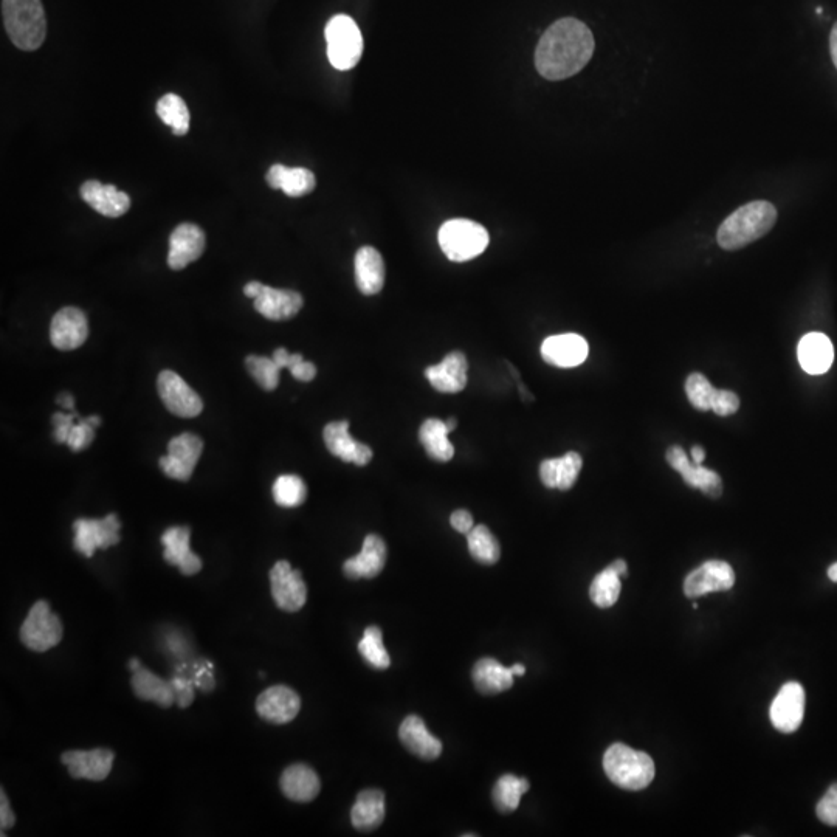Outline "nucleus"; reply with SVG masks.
<instances>
[{
	"label": "nucleus",
	"instance_id": "49530a36",
	"mask_svg": "<svg viewBox=\"0 0 837 837\" xmlns=\"http://www.w3.org/2000/svg\"><path fill=\"white\" fill-rule=\"evenodd\" d=\"M740 408V399L737 394L732 391L715 390L713 394L712 403H710V410L721 417L732 416L737 413Z\"/></svg>",
	"mask_w": 837,
	"mask_h": 837
},
{
	"label": "nucleus",
	"instance_id": "37998d69",
	"mask_svg": "<svg viewBox=\"0 0 837 837\" xmlns=\"http://www.w3.org/2000/svg\"><path fill=\"white\" fill-rule=\"evenodd\" d=\"M686 393L689 402L696 410L709 411L715 388L700 372H693L686 380Z\"/></svg>",
	"mask_w": 837,
	"mask_h": 837
},
{
	"label": "nucleus",
	"instance_id": "a18cd8bd",
	"mask_svg": "<svg viewBox=\"0 0 837 837\" xmlns=\"http://www.w3.org/2000/svg\"><path fill=\"white\" fill-rule=\"evenodd\" d=\"M816 814L824 824L837 827V783L831 785L822 800L817 803Z\"/></svg>",
	"mask_w": 837,
	"mask_h": 837
},
{
	"label": "nucleus",
	"instance_id": "423d86ee",
	"mask_svg": "<svg viewBox=\"0 0 837 837\" xmlns=\"http://www.w3.org/2000/svg\"><path fill=\"white\" fill-rule=\"evenodd\" d=\"M328 58L337 70H351L359 64L363 53V38L359 25L351 16L337 14L326 25Z\"/></svg>",
	"mask_w": 837,
	"mask_h": 837
},
{
	"label": "nucleus",
	"instance_id": "0eeeda50",
	"mask_svg": "<svg viewBox=\"0 0 837 837\" xmlns=\"http://www.w3.org/2000/svg\"><path fill=\"white\" fill-rule=\"evenodd\" d=\"M62 630L61 620L52 613L49 602L45 600H38V602L28 611L27 619L22 624L19 636H21L22 644L28 650L44 651L56 647L61 642Z\"/></svg>",
	"mask_w": 837,
	"mask_h": 837
},
{
	"label": "nucleus",
	"instance_id": "bf43d9fd",
	"mask_svg": "<svg viewBox=\"0 0 837 837\" xmlns=\"http://www.w3.org/2000/svg\"><path fill=\"white\" fill-rule=\"evenodd\" d=\"M610 566L614 569V571L617 572V574H619L620 577L627 576L628 566L627 563L624 562V560H620L619 558V560H616V562L611 563Z\"/></svg>",
	"mask_w": 837,
	"mask_h": 837
},
{
	"label": "nucleus",
	"instance_id": "6e6552de",
	"mask_svg": "<svg viewBox=\"0 0 837 837\" xmlns=\"http://www.w3.org/2000/svg\"><path fill=\"white\" fill-rule=\"evenodd\" d=\"M120 527V518L115 514L101 520L80 518L73 523V548L90 558L97 549H109L120 543Z\"/></svg>",
	"mask_w": 837,
	"mask_h": 837
},
{
	"label": "nucleus",
	"instance_id": "4d7b16f0",
	"mask_svg": "<svg viewBox=\"0 0 837 837\" xmlns=\"http://www.w3.org/2000/svg\"><path fill=\"white\" fill-rule=\"evenodd\" d=\"M692 458L693 464L701 465L703 464L704 458H706V450H704L701 445H693L692 447Z\"/></svg>",
	"mask_w": 837,
	"mask_h": 837
},
{
	"label": "nucleus",
	"instance_id": "2eb2a0df",
	"mask_svg": "<svg viewBox=\"0 0 837 837\" xmlns=\"http://www.w3.org/2000/svg\"><path fill=\"white\" fill-rule=\"evenodd\" d=\"M665 459L682 476L687 486L700 489L704 495L710 496V498H720L721 493H723V483H721L720 475L706 469L703 465L692 464L689 456L679 445L670 447Z\"/></svg>",
	"mask_w": 837,
	"mask_h": 837
},
{
	"label": "nucleus",
	"instance_id": "3c124183",
	"mask_svg": "<svg viewBox=\"0 0 837 837\" xmlns=\"http://www.w3.org/2000/svg\"><path fill=\"white\" fill-rule=\"evenodd\" d=\"M14 822H16V817H14L13 811H11L7 794L2 789L0 791V827H2V836H5V830H10L13 827Z\"/></svg>",
	"mask_w": 837,
	"mask_h": 837
},
{
	"label": "nucleus",
	"instance_id": "a19ab883",
	"mask_svg": "<svg viewBox=\"0 0 837 837\" xmlns=\"http://www.w3.org/2000/svg\"><path fill=\"white\" fill-rule=\"evenodd\" d=\"M273 498L278 506L287 509L301 506L307 498L306 484L297 475L279 476L273 484Z\"/></svg>",
	"mask_w": 837,
	"mask_h": 837
},
{
	"label": "nucleus",
	"instance_id": "6ab92c4d",
	"mask_svg": "<svg viewBox=\"0 0 837 837\" xmlns=\"http://www.w3.org/2000/svg\"><path fill=\"white\" fill-rule=\"evenodd\" d=\"M323 438L329 452L341 461L351 462V464L359 465V467L371 462V448L352 438L351 433H349L348 421L331 422V424L326 425Z\"/></svg>",
	"mask_w": 837,
	"mask_h": 837
},
{
	"label": "nucleus",
	"instance_id": "13d9d810",
	"mask_svg": "<svg viewBox=\"0 0 837 837\" xmlns=\"http://www.w3.org/2000/svg\"><path fill=\"white\" fill-rule=\"evenodd\" d=\"M58 403L62 408H67L70 411L75 410V400H73L72 394H62L58 397Z\"/></svg>",
	"mask_w": 837,
	"mask_h": 837
},
{
	"label": "nucleus",
	"instance_id": "f03ea898",
	"mask_svg": "<svg viewBox=\"0 0 837 837\" xmlns=\"http://www.w3.org/2000/svg\"><path fill=\"white\" fill-rule=\"evenodd\" d=\"M775 222L777 210L774 205L766 200H755L726 217L718 228V244L724 250H740L768 235Z\"/></svg>",
	"mask_w": 837,
	"mask_h": 837
},
{
	"label": "nucleus",
	"instance_id": "0e129e2a",
	"mask_svg": "<svg viewBox=\"0 0 837 837\" xmlns=\"http://www.w3.org/2000/svg\"><path fill=\"white\" fill-rule=\"evenodd\" d=\"M828 577H830V580H833L834 583H837V563H834V565H831L830 568H828Z\"/></svg>",
	"mask_w": 837,
	"mask_h": 837
},
{
	"label": "nucleus",
	"instance_id": "c756f323",
	"mask_svg": "<svg viewBox=\"0 0 837 837\" xmlns=\"http://www.w3.org/2000/svg\"><path fill=\"white\" fill-rule=\"evenodd\" d=\"M279 785L287 799L300 803L312 802L321 789L317 772L303 763L289 766L281 775Z\"/></svg>",
	"mask_w": 837,
	"mask_h": 837
},
{
	"label": "nucleus",
	"instance_id": "bb28decb",
	"mask_svg": "<svg viewBox=\"0 0 837 837\" xmlns=\"http://www.w3.org/2000/svg\"><path fill=\"white\" fill-rule=\"evenodd\" d=\"M797 357H799L803 371L808 372L811 376L825 374L833 365V343L827 335L820 334V332H811L800 340Z\"/></svg>",
	"mask_w": 837,
	"mask_h": 837
},
{
	"label": "nucleus",
	"instance_id": "7c9ffc66",
	"mask_svg": "<svg viewBox=\"0 0 837 837\" xmlns=\"http://www.w3.org/2000/svg\"><path fill=\"white\" fill-rule=\"evenodd\" d=\"M385 819V794L380 789H365L357 796L351 810L352 827L362 833L377 830Z\"/></svg>",
	"mask_w": 837,
	"mask_h": 837
},
{
	"label": "nucleus",
	"instance_id": "58836bf2",
	"mask_svg": "<svg viewBox=\"0 0 837 837\" xmlns=\"http://www.w3.org/2000/svg\"><path fill=\"white\" fill-rule=\"evenodd\" d=\"M620 579L622 577L611 566L603 569L600 574L594 577L591 588H589V597L596 603L597 607L610 608L619 600L620 589H622Z\"/></svg>",
	"mask_w": 837,
	"mask_h": 837
},
{
	"label": "nucleus",
	"instance_id": "864d4df0",
	"mask_svg": "<svg viewBox=\"0 0 837 837\" xmlns=\"http://www.w3.org/2000/svg\"><path fill=\"white\" fill-rule=\"evenodd\" d=\"M273 360H275L276 365L279 366V369L292 368L293 365H297L300 360H303V355L301 354H289L284 348H278L275 352H273Z\"/></svg>",
	"mask_w": 837,
	"mask_h": 837
},
{
	"label": "nucleus",
	"instance_id": "f704fd0d",
	"mask_svg": "<svg viewBox=\"0 0 837 837\" xmlns=\"http://www.w3.org/2000/svg\"><path fill=\"white\" fill-rule=\"evenodd\" d=\"M450 430L445 421L430 417L419 430V439L424 445L425 452L434 461L447 462L455 456V447L448 439Z\"/></svg>",
	"mask_w": 837,
	"mask_h": 837
},
{
	"label": "nucleus",
	"instance_id": "1a4fd4ad",
	"mask_svg": "<svg viewBox=\"0 0 837 837\" xmlns=\"http://www.w3.org/2000/svg\"><path fill=\"white\" fill-rule=\"evenodd\" d=\"M204 452V442L199 436L182 433L171 439L168 444V456L160 459V469L168 478L176 481H188L193 475L194 467Z\"/></svg>",
	"mask_w": 837,
	"mask_h": 837
},
{
	"label": "nucleus",
	"instance_id": "ddd939ff",
	"mask_svg": "<svg viewBox=\"0 0 837 837\" xmlns=\"http://www.w3.org/2000/svg\"><path fill=\"white\" fill-rule=\"evenodd\" d=\"M734 583V569L729 563L721 562V560H710V562H706L700 568L690 572L686 582H684V593L687 597L693 599V597L706 596L709 593L729 591Z\"/></svg>",
	"mask_w": 837,
	"mask_h": 837
},
{
	"label": "nucleus",
	"instance_id": "f3484780",
	"mask_svg": "<svg viewBox=\"0 0 837 837\" xmlns=\"http://www.w3.org/2000/svg\"><path fill=\"white\" fill-rule=\"evenodd\" d=\"M61 760L69 769V774L73 779L101 782L111 774L115 754L104 748L92 749V751H67L61 755Z\"/></svg>",
	"mask_w": 837,
	"mask_h": 837
},
{
	"label": "nucleus",
	"instance_id": "09e8293b",
	"mask_svg": "<svg viewBox=\"0 0 837 837\" xmlns=\"http://www.w3.org/2000/svg\"><path fill=\"white\" fill-rule=\"evenodd\" d=\"M174 687V692H176V701L182 709H186V707L190 706L191 703L194 701V692L193 687H191V682L183 681V679H174L171 682Z\"/></svg>",
	"mask_w": 837,
	"mask_h": 837
},
{
	"label": "nucleus",
	"instance_id": "f8f14e48",
	"mask_svg": "<svg viewBox=\"0 0 837 837\" xmlns=\"http://www.w3.org/2000/svg\"><path fill=\"white\" fill-rule=\"evenodd\" d=\"M805 701V690L799 682H786L769 710L772 726L783 734L796 732L805 715Z\"/></svg>",
	"mask_w": 837,
	"mask_h": 837
},
{
	"label": "nucleus",
	"instance_id": "dca6fc26",
	"mask_svg": "<svg viewBox=\"0 0 837 837\" xmlns=\"http://www.w3.org/2000/svg\"><path fill=\"white\" fill-rule=\"evenodd\" d=\"M300 709V696L287 686L269 687L256 700L259 717L273 724L290 723L297 718Z\"/></svg>",
	"mask_w": 837,
	"mask_h": 837
},
{
	"label": "nucleus",
	"instance_id": "c85d7f7f",
	"mask_svg": "<svg viewBox=\"0 0 837 837\" xmlns=\"http://www.w3.org/2000/svg\"><path fill=\"white\" fill-rule=\"evenodd\" d=\"M582 467V456L576 452L566 453L562 458L545 459L540 464L541 483L548 489H572L582 472Z\"/></svg>",
	"mask_w": 837,
	"mask_h": 837
},
{
	"label": "nucleus",
	"instance_id": "a211bd4d",
	"mask_svg": "<svg viewBox=\"0 0 837 837\" xmlns=\"http://www.w3.org/2000/svg\"><path fill=\"white\" fill-rule=\"evenodd\" d=\"M207 238L202 228L194 224H180L169 238L168 266L183 270L204 255Z\"/></svg>",
	"mask_w": 837,
	"mask_h": 837
},
{
	"label": "nucleus",
	"instance_id": "412c9836",
	"mask_svg": "<svg viewBox=\"0 0 837 837\" xmlns=\"http://www.w3.org/2000/svg\"><path fill=\"white\" fill-rule=\"evenodd\" d=\"M469 362L462 352L455 351L442 360L439 365L428 366L425 369L430 385L439 393L456 394L461 393L467 386L469 380Z\"/></svg>",
	"mask_w": 837,
	"mask_h": 837
},
{
	"label": "nucleus",
	"instance_id": "c03bdc74",
	"mask_svg": "<svg viewBox=\"0 0 837 837\" xmlns=\"http://www.w3.org/2000/svg\"><path fill=\"white\" fill-rule=\"evenodd\" d=\"M101 424V419L98 416L86 417L73 424L70 428L69 438L66 444L72 448L73 452H81L84 448L89 447L95 439V428Z\"/></svg>",
	"mask_w": 837,
	"mask_h": 837
},
{
	"label": "nucleus",
	"instance_id": "cd10ccee",
	"mask_svg": "<svg viewBox=\"0 0 837 837\" xmlns=\"http://www.w3.org/2000/svg\"><path fill=\"white\" fill-rule=\"evenodd\" d=\"M355 283L363 295H376L385 284V262L374 247L360 248L354 259Z\"/></svg>",
	"mask_w": 837,
	"mask_h": 837
},
{
	"label": "nucleus",
	"instance_id": "4c0bfd02",
	"mask_svg": "<svg viewBox=\"0 0 837 837\" xmlns=\"http://www.w3.org/2000/svg\"><path fill=\"white\" fill-rule=\"evenodd\" d=\"M467 545H469L470 554L478 563L495 565L500 560V543L489 527L484 524L473 527L472 531L467 534Z\"/></svg>",
	"mask_w": 837,
	"mask_h": 837
},
{
	"label": "nucleus",
	"instance_id": "72a5a7b5",
	"mask_svg": "<svg viewBox=\"0 0 837 837\" xmlns=\"http://www.w3.org/2000/svg\"><path fill=\"white\" fill-rule=\"evenodd\" d=\"M132 689L138 700L152 701L163 709L173 706L176 692L171 682L163 681L159 676L142 667L132 673Z\"/></svg>",
	"mask_w": 837,
	"mask_h": 837
},
{
	"label": "nucleus",
	"instance_id": "a878e982",
	"mask_svg": "<svg viewBox=\"0 0 837 837\" xmlns=\"http://www.w3.org/2000/svg\"><path fill=\"white\" fill-rule=\"evenodd\" d=\"M399 738L403 746L422 760H436L442 754V743L434 738L425 726L424 720L417 715L405 718L399 727Z\"/></svg>",
	"mask_w": 837,
	"mask_h": 837
},
{
	"label": "nucleus",
	"instance_id": "de8ad7c7",
	"mask_svg": "<svg viewBox=\"0 0 837 837\" xmlns=\"http://www.w3.org/2000/svg\"><path fill=\"white\" fill-rule=\"evenodd\" d=\"M76 417H78V414L75 411H72L70 414L56 413L53 416V425H55V433H53V436H55L56 442L66 444L67 438H69L70 428L75 424Z\"/></svg>",
	"mask_w": 837,
	"mask_h": 837
},
{
	"label": "nucleus",
	"instance_id": "473e14b6",
	"mask_svg": "<svg viewBox=\"0 0 837 837\" xmlns=\"http://www.w3.org/2000/svg\"><path fill=\"white\" fill-rule=\"evenodd\" d=\"M473 682L483 695H498L514 686V673L493 658H483L473 667Z\"/></svg>",
	"mask_w": 837,
	"mask_h": 837
},
{
	"label": "nucleus",
	"instance_id": "4468645a",
	"mask_svg": "<svg viewBox=\"0 0 837 837\" xmlns=\"http://www.w3.org/2000/svg\"><path fill=\"white\" fill-rule=\"evenodd\" d=\"M89 324L78 307H64L53 317L50 340L59 351H73L86 343Z\"/></svg>",
	"mask_w": 837,
	"mask_h": 837
},
{
	"label": "nucleus",
	"instance_id": "aec40b11",
	"mask_svg": "<svg viewBox=\"0 0 837 837\" xmlns=\"http://www.w3.org/2000/svg\"><path fill=\"white\" fill-rule=\"evenodd\" d=\"M588 343L582 335L562 334L546 338L541 345V357L557 368H576L588 357Z\"/></svg>",
	"mask_w": 837,
	"mask_h": 837
},
{
	"label": "nucleus",
	"instance_id": "e433bc0d",
	"mask_svg": "<svg viewBox=\"0 0 837 837\" xmlns=\"http://www.w3.org/2000/svg\"><path fill=\"white\" fill-rule=\"evenodd\" d=\"M157 114L160 120L173 129V134L183 137L190 131V111L183 98L176 93H166L157 103Z\"/></svg>",
	"mask_w": 837,
	"mask_h": 837
},
{
	"label": "nucleus",
	"instance_id": "9d476101",
	"mask_svg": "<svg viewBox=\"0 0 837 837\" xmlns=\"http://www.w3.org/2000/svg\"><path fill=\"white\" fill-rule=\"evenodd\" d=\"M272 596L279 610L297 613L307 602V586L298 569L281 560L270 571Z\"/></svg>",
	"mask_w": 837,
	"mask_h": 837
},
{
	"label": "nucleus",
	"instance_id": "e2e57ef3",
	"mask_svg": "<svg viewBox=\"0 0 837 837\" xmlns=\"http://www.w3.org/2000/svg\"><path fill=\"white\" fill-rule=\"evenodd\" d=\"M445 424H447V428L448 430H450V433H452V431H455L456 427H458V421H456V417H448L447 421H445Z\"/></svg>",
	"mask_w": 837,
	"mask_h": 837
},
{
	"label": "nucleus",
	"instance_id": "393cba45",
	"mask_svg": "<svg viewBox=\"0 0 837 837\" xmlns=\"http://www.w3.org/2000/svg\"><path fill=\"white\" fill-rule=\"evenodd\" d=\"M303 304V297L295 290L273 289L264 284L255 298V309L262 317L272 321H284L295 317Z\"/></svg>",
	"mask_w": 837,
	"mask_h": 837
},
{
	"label": "nucleus",
	"instance_id": "4be33fe9",
	"mask_svg": "<svg viewBox=\"0 0 837 837\" xmlns=\"http://www.w3.org/2000/svg\"><path fill=\"white\" fill-rule=\"evenodd\" d=\"M386 557L388 549L383 538L376 534L366 535L362 551L346 560L343 572L351 580L374 579L385 568Z\"/></svg>",
	"mask_w": 837,
	"mask_h": 837
},
{
	"label": "nucleus",
	"instance_id": "7ed1b4c3",
	"mask_svg": "<svg viewBox=\"0 0 837 837\" xmlns=\"http://www.w3.org/2000/svg\"><path fill=\"white\" fill-rule=\"evenodd\" d=\"M2 19L18 49L33 52L44 44L47 21L41 0H2Z\"/></svg>",
	"mask_w": 837,
	"mask_h": 837
},
{
	"label": "nucleus",
	"instance_id": "f257e3e1",
	"mask_svg": "<svg viewBox=\"0 0 837 837\" xmlns=\"http://www.w3.org/2000/svg\"><path fill=\"white\" fill-rule=\"evenodd\" d=\"M594 53V36L579 19L554 22L541 36L535 50V67L543 78H571L588 64Z\"/></svg>",
	"mask_w": 837,
	"mask_h": 837
},
{
	"label": "nucleus",
	"instance_id": "ea45409f",
	"mask_svg": "<svg viewBox=\"0 0 837 837\" xmlns=\"http://www.w3.org/2000/svg\"><path fill=\"white\" fill-rule=\"evenodd\" d=\"M360 655L376 670L388 669L391 665L390 655L383 645V634L379 627H368L359 642Z\"/></svg>",
	"mask_w": 837,
	"mask_h": 837
},
{
	"label": "nucleus",
	"instance_id": "6e6d98bb",
	"mask_svg": "<svg viewBox=\"0 0 837 837\" xmlns=\"http://www.w3.org/2000/svg\"><path fill=\"white\" fill-rule=\"evenodd\" d=\"M262 284L258 283V281H252V283H248L247 286L244 287L245 297L253 298L255 300L258 297L259 290H261Z\"/></svg>",
	"mask_w": 837,
	"mask_h": 837
},
{
	"label": "nucleus",
	"instance_id": "9b49d317",
	"mask_svg": "<svg viewBox=\"0 0 837 837\" xmlns=\"http://www.w3.org/2000/svg\"><path fill=\"white\" fill-rule=\"evenodd\" d=\"M157 388L165 407L176 416L190 419L199 416L204 410V402L197 396L196 391L174 371L165 369L160 372Z\"/></svg>",
	"mask_w": 837,
	"mask_h": 837
},
{
	"label": "nucleus",
	"instance_id": "680f3d73",
	"mask_svg": "<svg viewBox=\"0 0 837 837\" xmlns=\"http://www.w3.org/2000/svg\"><path fill=\"white\" fill-rule=\"evenodd\" d=\"M510 672L514 673V676H523L526 669L523 664H515L514 667H510Z\"/></svg>",
	"mask_w": 837,
	"mask_h": 837
},
{
	"label": "nucleus",
	"instance_id": "603ef678",
	"mask_svg": "<svg viewBox=\"0 0 837 837\" xmlns=\"http://www.w3.org/2000/svg\"><path fill=\"white\" fill-rule=\"evenodd\" d=\"M289 371L300 382H310L317 376V368H315L314 363L304 362V359L300 360L297 365H293Z\"/></svg>",
	"mask_w": 837,
	"mask_h": 837
},
{
	"label": "nucleus",
	"instance_id": "79ce46f5",
	"mask_svg": "<svg viewBox=\"0 0 837 837\" xmlns=\"http://www.w3.org/2000/svg\"><path fill=\"white\" fill-rule=\"evenodd\" d=\"M245 366L261 388L266 391L276 390L281 369L276 365L275 360L269 357H259V355H248L245 359Z\"/></svg>",
	"mask_w": 837,
	"mask_h": 837
},
{
	"label": "nucleus",
	"instance_id": "20e7f679",
	"mask_svg": "<svg viewBox=\"0 0 837 837\" xmlns=\"http://www.w3.org/2000/svg\"><path fill=\"white\" fill-rule=\"evenodd\" d=\"M603 769L608 779L627 791H641L655 779V763L645 752L634 751L627 744L614 743L603 755Z\"/></svg>",
	"mask_w": 837,
	"mask_h": 837
},
{
	"label": "nucleus",
	"instance_id": "052dcab7",
	"mask_svg": "<svg viewBox=\"0 0 837 837\" xmlns=\"http://www.w3.org/2000/svg\"><path fill=\"white\" fill-rule=\"evenodd\" d=\"M128 667H129V672L134 673V672H137L138 669H142L143 665H142V662L138 661L137 658H131V661H129Z\"/></svg>",
	"mask_w": 837,
	"mask_h": 837
},
{
	"label": "nucleus",
	"instance_id": "b1692460",
	"mask_svg": "<svg viewBox=\"0 0 837 837\" xmlns=\"http://www.w3.org/2000/svg\"><path fill=\"white\" fill-rule=\"evenodd\" d=\"M84 202L106 217H120L131 208V197L117 186L104 185L98 180H87L80 190Z\"/></svg>",
	"mask_w": 837,
	"mask_h": 837
},
{
	"label": "nucleus",
	"instance_id": "c9c22d12",
	"mask_svg": "<svg viewBox=\"0 0 837 837\" xmlns=\"http://www.w3.org/2000/svg\"><path fill=\"white\" fill-rule=\"evenodd\" d=\"M529 780L520 779L517 775L506 774L500 777L492 791L493 803L496 810L503 814L514 813L520 805L521 797L529 791Z\"/></svg>",
	"mask_w": 837,
	"mask_h": 837
},
{
	"label": "nucleus",
	"instance_id": "5701e85b",
	"mask_svg": "<svg viewBox=\"0 0 837 837\" xmlns=\"http://www.w3.org/2000/svg\"><path fill=\"white\" fill-rule=\"evenodd\" d=\"M190 527H169L162 535V545L165 546L163 558L169 565L177 566L183 576H196L202 569V560L190 548Z\"/></svg>",
	"mask_w": 837,
	"mask_h": 837
},
{
	"label": "nucleus",
	"instance_id": "2f4dec72",
	"mask_svg": "<svg viewBox=\"0 0 837 837\" xmlns=\"http://www.w3.org/2000/svg\"><path fill=\"white\" fill-rule=\"evenodd\" d=\"M273 190H281L289 197H303L312 193L317 185L315 174L307 168H287L273 165L266 176Z\"/></svg>",
	"mask_w": 837,
	"mask_h": 837
},
{
	"label": "nucleus",
	"instance_id": "8fccbe9b",
	"mask_svg": "<svg viewBox=\"0 0 837 837\" xmlns=\"http://www.w3.org/2000/svg\"><path fill=\"white\" fill-rule=\"evenodd\" d=\"M450 524H452L453 529L459 532V534L467 535L470 531H472L473 527V517L470 512L467 510L459 509L456 512H453L452 517H450Z\"/></svg>",
	"mask_w": 837,
	"mask_h": 837
},
{
	"label": "nucleus",
	"instance_id": "39448f33",
	"mask_svg": "<svg viewBox=\"0 0 837 837\" xmlns=\"http://www.w3.org/2000/svg\"><path fill=\"white\" fill-rule=\"evenodd\" d=\"M439 245L450 261H470L486 250L489 233L483 225L469 219H452L439 230Z\"/></svg>",
	"mask_w": 837,
	"mask_h": 837
},
{
	"label": "nucleus",
	"instance_id": "5fc2aeb1",
	"mask_svg": "<svg viewBox=\"0 0 837 837\" xmlns=\"http://www.w3.org/2000/svg\"><path fill=\"white\" fill-rule=\"evenodd\" d=\"M830 50L831 58H833L834 66H836L837 69V22L834 24L833 30H831Z\"/></svg>",
	"mask_w": 837,
	"mask_h": 837
}]
</instances>
